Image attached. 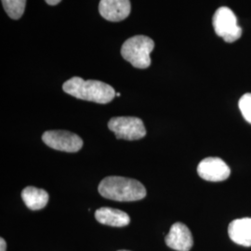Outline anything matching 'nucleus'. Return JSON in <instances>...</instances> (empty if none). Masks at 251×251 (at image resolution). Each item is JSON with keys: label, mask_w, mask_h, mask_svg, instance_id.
<instances>
[{"label": "nucleus", "mask_w": 251, "mask_h": 251, "mask_svg": "<svg viewBox=\"0 0 251 251\" xmlns=\"http://www.w3.org/2000/svg\"><path fill=\"white\" fill-rule=\"evenodd\" d=\"M63 90L67 94L76 99L84 100L105 104L116 97L113 87L98 80H84L78 76H74L63 85Z\"/></svg>", "instance_id": "nucleus-1"}, {"label": "nucleus", "mask_w": 251, "mask_h": 251, "mask_svg": "<svg viewBox=\"0 0 251 251\" xmlns=\"http://www.w3.org/2000/svg\"><path fill=\"white\" fill-rule=\"evenodd\" d=\"M99 193L103 198L120 202L138 201L146 197V189L139 180L118 176L102 179L99 184Z\"/></svg>", "instance_id": "nucleus-2"}, {"label": "nucleus", "mask_w": 251, "mask_h": 251, "mask_svg": "<svg viewBox=\"0 0 251 251\" xmlns=\"http://www.w3.org/2000/svg\"><path fill=\"white\" fill-rule=\"evenodd\" d=\"M154 42L146 36H135L126 40L121 48V55L136 68L145 69L151 64L150 54Z\"/></svg>", "instance_id": "nucleus-3"}, {"label": "nucleus", "mask_w": 251, "mask_h": 251, "mask_svg": "<svg viewBox=\"0 0 251 251\" xmlns=\"http://www.w3.org/2000/svg\"><path fill=\"white\" fill-rule=\"evenodd\" d=\"M215 33L225 42L233 43L242 36V28L237 25V18L233 10L227 7H221L213 16Z\"/></svg>", "instance_id": "nucleus-4"}, {"label": "nucleus", "mask_w": 251, "mask_h": 251, "mask_svg": "<svg viewBox=\"0 0 251 251\" xmlns=\"http://www.w3.org/2000/svg\"><path fill=\"white\" fill-rule=\"evenodd\" d=\"M108 127L116 134L117 139L136 141L146 135L144 122L138 117H113L108 122Z\"/></svg>", "instance_id": "nucleus-5"}, {"label": "nucleus", "mask_w": 251, "mask_h": 251, "mask_svg": "<svg viewBox=\"0 0 251 251\" xmlns=\"http://www.w3.org/2000/svg\"><path fill=\"white\" fill-rule=\"evenodd\" d=\"M42 140L49 147L63 152H78L83 146V141L78 135L66 130L46 131Z\"/></svg>", "instance_id": "nucleus-6"}, {"label": "nucleus", "mask_w": 251, "mask_h": 251, "mask_svg": "<svg viewBox=\"0 0 251 251\" xmlns=\"http://www.w3.org/2000/svg\"><path fill=\"white\" fill-rule=\"evenodd\" d=\"M198 175L208 181H223L229 178L231 170L223 159L219 157H206L199 163Z\"/></svg>", "instance_id": "nucleus-7"}, {"label": "nucleus", "mask_w": 251, "mask_h": 251, "mask_svg": "<svg viewBox=\"0 0 251 251\" xmlns=\"http://www.w3.org/2000/svg\"><path fill=\"white\" fill-rule=\"evenodd\" d=\"M166 244L169 248L177 251H191L194 240L188 227L181 223L171 226L170 233L166 236Z\"/></svg>", "instance_id": "nucleus-8"}, {"label": "nucleus", "mask_w": 251, "mask_h": 251, "mask_svg": "<svg viewBox=\"0 0 251 251\" xmlns=\"http://www.w3.org/2000/svg\"><path fill=\"white\" fill-rule=\"evenodd\" d=\"M100 14L110 22H120L125 20L131 11L129 0H100Z\"/></svg>", "instance_id": "nucleus-9"}, {"label": "nucleus", "mask_w": 251, "mask_h": 251, "mask_svg": "<svg viewBox=\"0 0 251 251\" xmlns=\"http://www.w3.org/2000/svg\"><path fill=\"white\" fill-rule=\"evenodd\" d=\"M228 233L233 242L243 247H251V218L233 221L228 227Z\"/></svg>", "instance_id": "nucleus-10"}, {"label": "nucleus", "mask_w": 251, "mask_h": 251, "mask_svg": "<svg viewBox=\"0 0 251 251\" xmlns=\"http://www.w3.org/2000/svg\"><path fill=\"white\" fill-rule=\"evenodd\" d=\"M95 218L100 224L113 227H124L130 223V218L126 212L111 207H100L97 209Z\"/></svg>", "instance_id": "nucleus-11"}, {"label": "nucleus", "mask_w": 251, "mask_h": 251, "mask_svg": "<svg viewBox=\"0 0 251 251\" xmlns=\"http://www.w3.org/2000/svg\"><path fill=\"white\" fill-rule=\"evenodd\" d=\"M22 198L28 208L31 210H39L47 206L50 196L43 189L28 186L23 190Z\"/></svg>", "instance_id": "nucleus-12"}, {"label": "nucleus", "mask_w": 251, "mask_h": 251, "mask_svg": "<svg viewBox=\"0 0 251 251\" xmlns=\"http://www.w3.org/2000/svg\"><path fill=\"white\" fill-rule=\"evenodd\" d=\"M5 11L13 20L21 18L25 12L26 0H1Z\"/></svg>", "instance_id": "nucleus-13"}, {"label": "nucleus", "mask_w": 251, "mask_h": 251, "mask_svg": "<svg viewBox=\"0 0 251 251\" xmlns=\"http://www.w3.org/2000/svg\"><path fill=\"white\" fill-rule=\"evenodd\" d=\"M238 106L243 117L251 124V93H246L239 100Z\"/></svg>", "instance_id": "nucleus-14"}, {"label": "nucleus", "mask_w": 251, "mask_h": 251, "mask_svg": "<svg viewBox=\"0 0 251 251\" xmlns=\"http://www.w3.org/2000/svg\"><path fill=\"white\" fill-rule=\"evenodd\" d=\"M7 250V243L4 238H0V251H6Z\"/></svg>", "instance_id": "nucleus-15"}, {"label": "nucleus", "mask_w": 251, "mask_h": 251, "mask_svg": "<svg viewBox=\"0 0 251 251\" xmlns=\"http://www.w3.org/2000/svg\"><path fill=\"white\" fill-rule=\"evenodd\" d=\"M46 2L49 4V5H50V6H55V5H57V4H59L62 0H45Z\"/></svg>", "instance_id": "nucleus-16"}, {"label": "nucleus", "mask_w": 251, "mask_h": 251, "mask_svg": "<svg viewBox=\"0 0 251 251\" xmlns=\"http://www.w3.org/2000/svg\"><path fill=\"white\" fill-rule=\"evenodd\" d=\"M116 96H117V97H119V96H120V93H119V92H117V94H116Z\"/></svg>", "instance_id": "nucleus-17"}, {"label": "nucleus", "mask_w": 251, "mask_h": 251, "mask_svg": "<svg viewBox=\"0 0 251 251\" xmlns=\"http://www.w3.org/2000/svg\"></svg>", "instance_id": "nucleus-18"}]
</instances>
